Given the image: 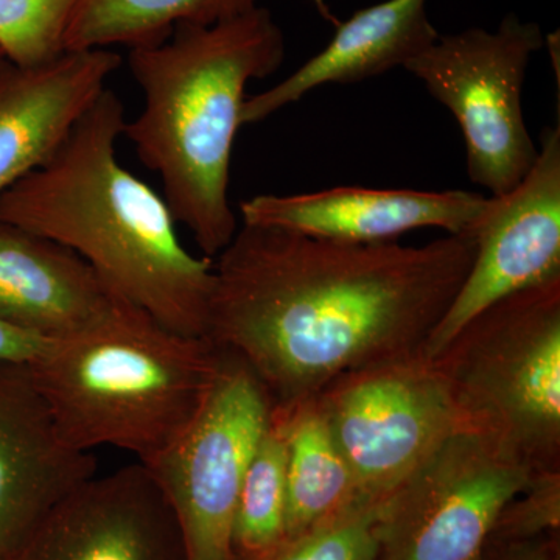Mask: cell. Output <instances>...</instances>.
<instances>
[{"label": "cell", "instance_id": "cell-16", "mask_svg": "<svg viewBox=\"0 0 560 560\" xmlns=\"http://www.w3.org/2000/svg\"><path fill=\"white\" fill-rule=\"evenodd\" d=\"M438 38L427 0H385L357 11L338 22L319 54L270 90L246 97L242 124H259L324 84L359 83L404 68Z\"/></svg>", "mask_w": 560, "mask_h": 560}, {"label": "cell", "instance_id": "cell-24", "mask_svg": "<svg viewBox=\"0 0 560 560\" xmlns=\"http://www.w3.org/2000/svg\"><path fill=\"white\" fill-rule=\"evenodd\" d=\"M50 342L0 319V364L31 366L46 352Z\"/></svg>", "mask_w": 560, "mask_h": 560}, {"label": "cell", "instance_id": "cell-15", "mask_svg": "<svg viewBox=\"0 0 560 560\" xmlns=\"http://www.w3.org/2000/svg\"><path fill=\"white\" fill-rule=\"evenodd\" d=\"M124 302L79 254L0 221V319L60 341L97 326Z\"/></svg>", "mask_w": 560, "mask_h": 560}, {"label": "cell", "instance_id": "cell-12", "mask_svg": "<svg viewBox=\"0 0 560 560\" xmlns=\"http://www.w3.org/2000/svg\"><path fill=\"white\" fill-rule=\"evenodd\" d=\"M95 474L94 455L66 440L31 368L0 364V560Z\"/></svg>", "mask_w": 560, "mask_h": 560}, {"label": "cell", "instance_id": "cell-5", "mask_svg": "<svg viewBox=\"0 0 560 560\" xmlns=\"http://www.w3.org/2000/svg\"><path fill=\"white\" fill-rule=\"evenodd\" d=\"M433 360L471 425L533 477L560 471V278L493 302Z\"/></svg>", "mask_w": 560, "mask_h": 560}, {"label": "cell", "instance_id": "cell-13", "mask_svg": "<svg viewBox=\"0 0 560 560\" xmlns=\"http://www.w3.org/2000/svg\"><path fill=\"white\" fill-rule=\"evenodd\" d=\"M486 197L466 190L335 189L296 195H256L241 205L243 223L348 243L396 242L400 235L436 228L469 232Z\"/></svg>", "mask_w": 560, "mask_h": 560}, {"label": "cell", "instance_id": "cell-19", "mask_svg": "<svg viewBox=\"0 0 560 560\" xmlns=\"http://www.w3.org/2000/svg\"><path fill=\"white\" fill-rule=\"evenodd\" d=\"M287 452L282 427L270 425L250 459L232 523L231 560L267 555L287 537Z\"/></svg>", "mask_w": 560, "mask_h": 560}, {"label": "cell", "instance_id": "cell-14", "mask_svg": "<svg viewBox=\"0 0 560 560\" xmlns=\"http://www.w3.org/2000/svg\"><path fill=\"white\" fill-rule=\"evenodd\" d=\"M120 65L110 49L68 50L38 66L0 57V194L57 153Z\"/></svg>", "mask_w": 560, "mask_h": 560}, {"label": "cell", "instance_id": "cell-20", "mask_svg": "<svg viewBox=\"0 0 560 560\" xmlns=\"http://www.w3.org/2000/svg\"><path fill=\"white\" fill-rule=\"evenodd\" d=\"M382 501H360L253 560H377Z\"/></svg>", "mask_w": 560, "mask_h": 560}, {"label": "cell", "instance_id": "cell-1", "mask_svg": "<svg viewBox=\"0 0 560 560\" xmlns=\"http://www.w3.org/2000/svg\"><path fill=\"white\" fill-rule=\"evenodd\" d=\"M475 257L470 235L348 243L242 224L213 264L206 338L238 357L275 407L425 348Z\"/></svg>", "mask_w": 560, "mask_h": 560}, {"label": "cell", "instance_id": "cell-9", "mask_svg": "<svg viewBox=\"0 0 560 560\" xmlns=\"http://www.w3.org/2000/svg\"><path fill=\"white\" fill-rule=\"evenodd\" d=\"M530 480L488 431H455L382 501L377 560H474Z\"/></svg>", "mask_w": 560, "mask_h": 560}, {"label": "cell", "instance_id": "cell-22", "mask_svg": "<svg viewBox=\"0 0 560 560\" xmlns=\"http://www.w3.org/2000/svg\"><path fill=\"white\" fill-rule=\"evenodd\" d=\"M560 534V471L537 475L497 517L489 539L525 540Z\"/></svg>", "mask_w": 560, "mask_h": 560}, {"label": "cell", "instance_id": "cell-11", "mask_svg": "<svg viewBox=\"0 0 560 560\" xmlns=\"http://www.w3.org/2000/svg\"><path fill=\"white\" fill-rule=\"evenodd\" d=\"M11 560H187L183 533L153 475L135 463L81 482Z\"/></svg>", "mask_w": 560, "mask_h": 560}, {"label": "cell", "instance_id": "cell-7", "mask_svg": "<svg viewBox=\"0 0 560 560\" xmlns=\"http://www.w3.org/2000/svg\"><path fill=\"white\" fill-rule=\"evenodd\" d=\"M313 399L368 501L385 500L442 441L474 427L423 349L348 372Z\"/></svg>", "mask_w": 560, "mask_h": 560}, {"label": "cell", "instance_id": "cell-21", "mask_svg": "<svg viewBox=\"0 0 560 560\" xmlns=\"http://www.w3.org/2000/svg\"><path fill=\"white\" fill-rule=\"evenodd\" d=\"M79 0H0V49L21 66L55 60Z\"/></svg>", "mask_w": 560, "mask_h": 560}, {"label": "cell", "instance_id": "cell-17", "mask_svg": "<svg viewBox=\"0 0 560 560\" xmlns=\"http://www.w3.org/2000/svg\"><path fill=\"white\" fill-rule=\"evenodd\" d=\"M272 412L285 438L287 537L368 501L313 397Z\"/></svg>", "mask_w": 560, "mask_h": 560}, {"label": "cell", "instance_id": "cell-23", "mask_svg": "<svg viewBox=\"0 0 560 560\" xmlns=\"http://www.w3.org/2000/svg\"><path fill=\"white\" fill-rule=\"evenodd\" d=\"M474 560H560V534L525 540L488 539Z\"/></svg>", "mask_w": 560, "mask_h": 560}, {"label": "cell", "instance_id": "cell-3", "mask_svg": "<svg viewBox=\"0 0 560 560\" xmlns=\"http://www.w3.org/2000/svg\"><path fill=\"white\" fill-rule=\"evenodd\" d=\"M283 58L285 36L265 7L212 25H176L162 43L130 49L143 109L124 136L160 176L173 219L210 260L238 230L230 180L246 86L275 73Z\"/></svg>", "mask_w": 560, "mask_h": 560}, {"label": "cell", "instance_id": "cell-25", "mask_svg": "<svg viewBox=\"0 0 560 560\" xmlns=\"http://www.w3.org/2000/svg\"><path fill=\"white\" fill-rule=\"evenodd\" d=\"M313 3H315L316 10H318L320 16H323L324 20L330 22V24H334L335 27H337L338 20L337 18H335V14L331 13L330 7L327 5L326 0H313Z\"/></svg>", "mask_w": 560, "mask_h": 560}, {"label": "cell", "instance_id": "cell-6", "mask_svg": "<svg viewBox=\"0 0 560 560\" xmlns=\"http://www.w3.org/2000/svg\"><path fill=\"white\" fill-rule=\"evenodd\" d=\"M545 46L539 24L510 13L493 32L474 27L440 35L404 66L458 121L467 175L490 195L514 189L539 156L523 117L522 92L530 60Z\"/></svg>", "mask_w": 560, "mask_h": 560}, {"label": "cell", "instance_id": "cell-10", "mask_svg": "<svg viewBox=\"0 0 560 560\" xmlns=\"http://www.w3.org/2000/svg\"><path fill=\"white\" fill-rule=\"evenodd\" d=\"M467 235L475 257L463 285L425 342L434 359L474 316L510 294L560 278V128H547L525 178L486 198Z\"/></svg>", "mask_w": 560, "mask_h": 560}, {"label": "cell", "instance_id": "cell-4", "mask_svg": "<svg viewBox=\"0 0 560 560\" xmlns=\"http://www.w3.org/2000/svg\"><path fill=\"white\" fill-rule=\"evenodd\" d=\"M220 357L209 338L176 334L125 301L28 368L73 447L119 448L147 466L200 410Z\"/></svg>", "mask_w": 560, "mask_h": 560}, {"label": "cell", "instance_id": "cell-18", "mask_svg": "<svg viewBox=\"0 0 560 560\" xmlns=\"http://www.w3.org/2000/svg\"><path fill=\"white\" fill-rule=\"evenodd\" d=\"M259 7V0H79L66 50L130 49L162 43L180 24L212 25Z\"/></svg>", "mask_w": 560, "mask_h": 560}, {"label": "cell", "instance_id": "cell-8", "mask_svg": "<svg viewBox=\"0 0 560 560\" xmlns=\"http://www.w3.org/2000/svg\"><path fill=\"white\" fill-rule=\"evenodd\" d=\"M220 352L200 410L145 466L175 512L187 560H231L238 493L271 419L272 401L256 375L230 350Z\"/></svg>", "mask_w": 560, "mask_h": 560}, {"label": "cell", "instance_id": "cell-2", "mask_svg": "<svg viewBox=\"0 0 560 560\" xmlns=\"http://www.w3.org/2000/svg\"><path fill=\"white\" fill-rule=\"evenodd\" d=\"M125 124L106 88L49 161L0 194V221L79 254L167 329L206 338L213 260L180 243L164 198L117 160Z\"/></svg>", "mask_w": 560, "mask_h": 560}, {"label": "cell", "instance_id": "cell-27", "mask_svg": "<svg viewBox=\"0 0 560 560\" xmlns=\"http://www.w3.org/2000/svg\"><path fill=\"white\" fill-rule=\"evenodd\" d=\"M3 560V559H2Z\"/></svg>", "mask_w": 560, "mask_h": 560}, {"label": "cell", "instance_id": "cell-26", "mask_svg": "<svg viewBox=\"0 0 560 560\" xmlns=\"http://www.w3.org/2000/svg\"><path fill=\"white\" fill-rule=\"evenodd\" d=\"M0 57H5V55H3L2 49H0Z\"/></svg>", "mask_w": 560, "mask_h": 560}]
</instances>
